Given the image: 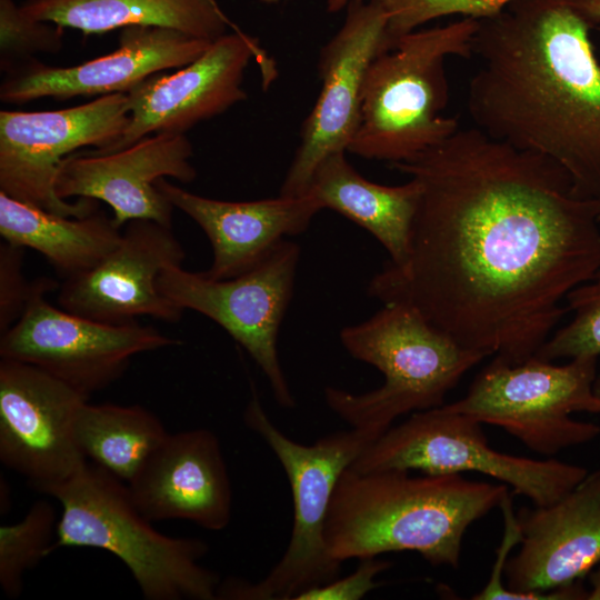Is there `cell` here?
Masks as SVG:
<instances>
[{
    "instance_id": "obj_8",
    "label": "cell",
    "mask_w": 600,
    "mask_h": 600,
    "mask_svg": "<svg viewBox=\"0 0 600 600\" xmlns=\"http://www.w3.org/2000/svg\"><path fill=\"white\" fill-rule=\"evenodd\" d=\"M597 360L577 357L557 366L536 356L520 363L494 357L464 397L443 407L498 426L530 450L552 456L600 433L599 424L570 418L579 411L600 413Z\"/></svg>"
},
{
    "instance_id": "obj_35",
    "label": "cell",
    "mask_w": 600,
    "mask_h": 600,
    "mask_svg": "<svg viewBox=\"0 0 600 600\" xmlns=\"http://www.w3.org/2000/svg\"><path fill=\"white\" fill-rule=\"evenodd\" d=\"M351 1L352 0H327V10L328 12L336 13Z\"/></svg>"
},
{
    "instance_id": "obj_21",
    "label": "cell",
    "mask_w": 600,
    "mask_h": 600,
    "mask_svg": "<svg viewBox=\"0 0 600 600\" xmlns=\"http://www.w3.org/2000/svg\"><path fill=\"white\" fill-rule=\"evenodd\" d=\"M156 186L208 237L213 260L203 273L214 280L233 278L250 270L286 237L306 231L322 210L310 192L298 197L223 201L192 193L166 178H160Z\"/></svg>"
},
{
    "instance_id": "obj_5",
    "label": "cell",
    "mask_w": 600,
    "mask_h": 600,
    "mask_svg": "<svg viewBox=\"0 0 600 600\" xmlns=\"http://www.w3.org/2000/svg\"><path fill=\"white\" fill-rule=\"evenodd\" d=\"M339 337L351 357L377 368L384 380L363 393L327 387L324 401L351 428L381 436L402 414L442 406L461 377L488 357L460 346L402 303L384 304L369 319L342 328Z\"/></svg>"
},
{
    "instance_id": "obj_25",
    "label": "cell",
    "mask_w": 600,
    "mask_h": 600,
    "mask_svg": "<svg viewBox=\"0 0 600 600\" xmlns=\"http://www.w3.org/2000/svg\"><path fill=\"white\" fill-rule=\"evenodd\" d=\"M76 443L88 460L129 483L168 436L148 409L84 402L74 421Z\"/></svg>"
},
{
    "instance_id": "obj_16",
    "label": "cell",
    "mask_w": 600,
    "mask_h": 600,
    "mask_svg": "<svg viewBox=\"0 0 600 600\" xmlns=\"http://www.w3.org/2000/svg\"><path fill=\"white\" fill-rule=\"evenodd\" d=\"M520 548L502 577L520 600L583 599L578 580L600 563V470L548 506L517 513Z\"/></svg>"
},
{
    "instance_id": "obj_17",
    "label": "cell",
    "mask_w": 600,
    "mask_h": 600,
    "mask_svg": "<svg viewBox=\"0 0 600 600\" xmlns=\"http://www.w3.org/2000/svg\"><path fill=\"white\" fill-rule=\"evenodd\" d=\"M184 258L172 227L131 220L118 246L97 266L64 279L59 307L111 324L132 323L143 316L177 322L183 310L160 292L157 281L164 268L182 266Z\"/></svg>"
},
{
    "instance_id": "obj_37",
    "label": "cell",
    "mask_w": 600,
    "mask_h": 600,
    "mask_svg": "<svg viewBox=\"0 0 600 600\" xmlns=\"http://www.w3.org/2000/svg\"><path fill=\"white\" fill-rule=\"evenodd\" d=\"M599 221H600V216H599Z\"/></svg>"
},
{
    "instance_id": "obj_11",
    "label": "cell",
    "mask_w": 600,
    "mask_h": 600,
    "mask_svg": "<svg viewBox=\"0 0 600 600\" xmlns=\"http://www.w3.org/2000/svg\"><path fill=\"white\" fill-rule=\"evenodd\" d=\"M300 247L279 243L263 260L233 278L214 280L203 272L169 266L158 288L181 310H193L218 323L254 360L269 381L279 406L292 409L296 400L278 354L281 322L291 301Z\"/></svg>"
},
{
    "instance_id": "obj_4",
    "label": "cell",
    "mask_w": 600,
    "mask_h": 600,
    "mask_svg": "<svg viewBox=\"0 0 600 600\" xmlns=\"http://www.w3.org/2000/svg\"><path fill=\"white\" fill-rule=\"evenodd\" d=\"M46 494L61 506L50 554L59 548H94L114 554L147 600H214L220 578L200 564L208 544L156 530L132 502L127 484L87 463Z\"/></svg>"
},
{
    "instance_id": "obj_24",
    "label": "cell",
    "mask_w": 600,
    "mask_h": 600,
    "mask_svg": "<svg viewBox=\"0 0 600 600\" xmlns=\"http://www.w3.org/2000/svg\"><path fill=\"white\" fill-rule=\"evenodd\" d=\"M0 234L4 242L36 250L68 279L97 266L118 246L122 230L101 210L64 217L0 191Z\"/></svg>"
},
{
    "instance_id": "obj_10",
    "label": "cell",
    "mask_w": 600,
    "mask_h": 600,
    "mask_svg": "<svg viewBox=\"0 0 600 600\" xmlns=\"http://www.w3.org/2000/svg\"><path fill=\"white\" fill-rule=\"evenodd\" d=\"M56 288L50 278L36 279L23 313L1 333V359L36 366L90 398L118 380L137 354L180 343L138 321L111 324L54 307L46 293Z\"/></svg>"
},
{
    "instance_id": "obj_31",
    "label": "cell",
    "mask_w": 600,
    "mask_h": 600,
    "mask_svg": "<svg viewBox=\"0 0 600 600\" xmlns=\"http://www.w3.org/2000/svg\"><path fill=\"white\" fill-rule=\"evenodd\" d=\"M390 563L378 557L360 559L357 569L344 578L334 580L299 594L296 600H359L380 586L376 577Z\"/></svg>"
},
{
    "instance_id": "obj_2",
    "label": "cell",
    "mask_w": 600,
    "mask_h": 600,
    "mask_svg": "<svg viewBox=\"0 0 600 600\" xmlns=\"http://www.w3.org/2000/svg\"><path fill=\"white\" fill-rule=\"evenodd\" d=\"M572 0H512L479 19L467 108L476 128L543 156L600 201V63Z\"/></svg>"
},
{
    "instance_id": "obj_27",
    "label": "cell",
    "mask_w": 600,
    "mask_h": 600,
    "mask_svg": "<svg viewBox=\"0 0 600 600\" xmlns=\"http://www.w3.org/2000/svg\"><path fill=\"white\" fill-rule=\"evenodd\" d=\"M571 321L540 347L536 357L553 361L562 358L600 356V270L566 297Z\"/></svg>"
},
{
    "instance_id": "obj_34",
    "label": "cell",
    "mask_w": 600,
    "mask_h": 600,
    "mask_svg": "<svg viewBox=\"0 0 600 600\" xmlns=\"http://www.w3.org/2000/svg\"><path fill=\"white\" fill-rule=\"evenodd\" d=\"M590 589L587 590V600H600V563L589 573Z\"/></svg>"
},
{
    "instance_id": "obj_26",
    "label": "cell",
    "mask_w": 600,
    "mask_h": 600,
    "mask_svg": "<svg viewBox=\"0 0 600 600\" xmlns=\"http://www.w3.org/2000/svg\"><path fill=\"white\" fill-rule=\"evenodd\" d=\"M57 523L53 507L39 500L20 521L0 527V584L8 598L21 594L26 572L49 556Z\"/></svg>"
},
{
    "instance_id": "obj_22",
    "label": "cell",
    "mask_w": 600,
    "mask_h": 600,
    "mask_svg": "<svg viewBox=\"0 0 600 600\" xmlns=\"http://www.w3.org/2000/svg\"><path fill=\"white\" fill-rule=\"evenodd\" d=\"M344 152L330 153L319 162L307 192L322 209H331L371 233L389 253V263L403 264L409 256L419 182L412 178L400 186L372 182L354 169Z\"/></svg>"
},
{
    "instance_id": "obj_13",
    "label": "cell",
    "mask_w": 600,
    "mask_h": 600,
    "mask_svg": "<svg viewBox=\"0 0 600 600\" xmlns=\"http://www.w3.org/2000/svg\"><path fill=\"white\" fill-rule=\"evenodd\" d=\"M388 17L378 0H352L342 27L322 47L321 89L306 118L300 143L279 196L306 194L312 173L327 156L348 148L360 122L361 96L372 60L387 51Z\"/></svg>"
},
{
    "instance_id": "obj_19",
    "label": "cell",
    "mask_w": 600,
    "mask_h": 600,
    "mask_svg": "<svg viewBox=\"0 0 600 600\" xmlns=\"http://www.w3.org/2000/svg\"><path fill=\"white\" fill-rule=\"evenodd\" d=\"M118 39L113 52L81 64L52 67L33 59L12 69L1 82L0 100L22 104L46 97L66 100L128 92L157 72L191 63L211 42L154 26L122 28Z\"/></svg>"
},
{
    "instance_id": "obj_32",
    "label": "cell",
    "mask_w": 600,
    "mask_h": 600,
    "mask_svg": "<svg viewBox=\"0 0 600 600\" xmlns=\"http://www.w3.org/2000/svg\"><path fill=\"white\" fill-rule=\"evenodd\" d=\"M500 509L503 516L504 531L501 543L497 550L496 561L492 566V571L489 581L481 591L476 593L474 600H520L519 596L510 591L502 582V569L509 558V553L516 544L520 543L521 530L517 514L512 508V500L507 493L501 503Z\"/></svg>"
},
{
    "instance_id": "obj_30",
    "label": "cell",
    "mask_w": 600,
    "mask_h": 600,
    "mask_svg": "<svg viewBox=\"0 0 600 600\" xmlns=\"http://www.w3.org/2000/svg\"><path fill=\"white\" fill-rule=\"evenodd\" d=\"M24 248L8 242L0 246V334L23 313L36 288L23 272Z\"/></svg>"
},
{
    "instance_id": "obj_36",
    "label": "cell",
    "mask_w": 600,
    "mask_h": 600,
    "mask_svg": "<svg viewBox=\"0 0 600 600\" xmlns=\"http://www.w3.org/2000/svg\"><path fill=\"white\" fill-rule=\"evenodd\" d=\"M263 2L266 3H277V2H280V1H284V0H262Z\"/></svg>"
},
{
    "instance_id": "obj_1",
    "label": "cell",
    "mask_w": 600,
    "mask_h": 600,
    "mask_svg": "<svg viewBox=\"0 0 600 600\" xmlns=\"http://www.w3.org/2000/svg\"><path fill=\"white\" fill-rule=\"evenodd\" d=\"M420 184L410 249L368 293L417 309L460 346L509 362L533 357L600 270V201L573 194L552 160L458 129L391 164Z\"/></svg>"
},
{
    "instance_id": "obj_14",
    "label": "cell",
    "mask_w": 600,
    "mask_h": 600,
    "mask_svg": "<svg viewBox=\"0 0 600 600\" xmlns=\"http://www.w3.org/2000/svg\"><path fill=\"white\" fill-rule=\"evenodd\" d=\"M89 400L40 368L0 361V460L42 493L88 462L74 440V421Z\"/></svg>"
},
{
    "instance_id": "obj_29",
    "label": "cell",
    "mask_w": 600,
    "mask_h": 600,
    "mask_svg": "<svg viewBox=\"0 0 600 600\" xmlns=\"http://www.w3.org/2000/svg\"><path fill=\"white\" fill-rule=\"evenodd\" d=\"M387 13L386 47L437 18L462 14L481 19L500 12L512 0H378Z\"/></svg>"
},
{
    "instance_id": "obj_15",
    "label": "cell",
    "mask_w": 600,
    "mask_h": 600,
    "mask_svg": "<svg viewBox=\"0 0 600 600\" xmlns=\"http://www.w3.org/2000/svg\"><path fill=\"white\" fill-rule=\"evenodd\" d=\"M256 58L266 73L271 61L258 41L237 29L211 41L191 63L167 74L157 72L127 93L130 120L123 133L94 153L128 148L151 133H186L247 99L244 71Z\"/></svg>"
},
{
    "instance_id": "obj_18",
    "label": "cell",
    "mask_w": 600,
    "mask_h": 600,
    "mask_svg": "<svg viewBox=\"0 0 600 600\" xmlns=\"http://www.w3.org/2000/svg\"><path fill=\"white\" fill-rule=\"evenodd\" d=\"M186 133L161 132L110 153H72L56 179L62 199L90 198L109 204L118 227L136 219L172 227L174 207L157 188L160 178L189 183L197 177Z\"/></svg>"
},
{
    "instance_id": "obj_6",
    "label": "cell",
    "mask_w": 600,
    "mask_h": 600,
    "mask_svg": "<svg viewBox=\"0 0 600 600\" xmlns=\"http://www.w3.org/2000/svg\"><path fill=\"white\" fill-rule=\"evenodd\" d=\"M479 19L412 31L370 63L362 88L360 122L348 151L390 164L409 161L459 129L443 117L449 98L446 60L472 58Z\"/></svg>"
},
{
    "instance_id": "obj_33",
    "label": "cell",
    "mask_w": 600,
    "mask_h": 600,
    "mask_svg": "<svg viewBox=\"0 0 600 600\" xmlns=\"http://www.w3.org/2000/svg\"><path fill=\"white\" fill-rule=\"evenodd\" d=\"M572 3L590 24L600 22V0H572Z\"/></svg>"
},
{
    "instance_id": "obj_9",
    "label": "cell",
    "mask_w": 600,
    "mask_h": 600,
    "mask_svg": "<svg viewBox=\"0 0 600 600\" xmlns=\"http://www.w3.org/2000/svg\"><path fill=\"white\" fill-rule=\"evenodd\" d=\"M478 420L443 404L417 411L373 441L351 464L358 472L420 471L423 474L478 472L510 486L533 506H548L587 476L586 468L556 459L537 460L490 447Z\"/></svg>"
},
{
    "instance_id": "obj_20",
    "label": "cell",
    "mask_w": 600,
    "mask_h": 600,
    "mask_svg": "<svg viewBox=\"0 0 600 600\" xmlns=\"http://www.w3.org/2000/svg\"><path fill=\"white\" fill-rule=\"evenodd\" d=\"M127 488L150 521L188 520L219 531L231 519L230 478L219 439L209 429L168 433Z\"/></svg>"
},
{
    "instance_id": "obj_12",
    "label": "cell",
    "mask_w": 600,
    "mask_h": 600,
    "mask_svg": "<svg viewBox=\"0 0 600 600\" xmlns=\"http://www.w3.org/2000/svg\"><path fill=\"white\" fill-rule=\"evenodd\" d=\"M130 120L128 96L117 92L77 107L0 112V191L49 212L82 218L99 210L94 199L68 202L56 192L66 158L91 146L112 144Z\"/></svg>"
},
{
    "instance_id": "obj_23",
    "label": "cell",
    "mask_w": 600,
    "mask_h": 600,
    "mask_svg": "<svg viewBox=\"0 0 600 600\" xmlns=\"http://www.w3.org/2000/svg\"><path fill=\"white\" fill-rule=\"evenodd\" d=\"M20 9L30 19L84 34L154 26L213 41L238 29L214 0H26Z\"/></svg>"
},
{
    "instance_id": "obj_7",
    "label": "cell",
    "mask_w": 600,
    "mask_h": 600,
    "mask_svg": "<svg viewBox=\"0 0 600 600\" xmlns=\"http://www.w3.org/2000/svg\"><path fill=\"white\" fill-rule=\"evenodd\" d=\"M243 421L264 440L288 477L293 527L284 553L263 579L252 583L230 578L220 583L217 599L296 600L302 592L338 578L341 563L329 557L323 540L331 497L342 472L381 434L351 428L312 444L296 442L270 420L256 390Z\"/></svg>"
},
{
    "instance_id": "obj_3",
    "label": "cell",
    "mask_w": 600,
    "mask_h": 600,
    "mask_svg": "<svg viewBox=\"0 0 600 600\" xmlns=\"http://www.w3.org/2000/svg\"><path fill=\"white\" fill-rule=\"evenodd\" d=\"M504 483L459 473L411 476L406 470L347 468L334 487L323 540L339 563L414 551L432 566L458 568L467 529L499 507Z\"/></svg>"
},
{
    "instance_id": "obj_28",
    "label": "cell",
    "mask_w": 600,
    "mask_h": 600,
    "mask_svg": "<svg viewBox=\"0 0 600 600\" xmlns=\"http://www.w3.org/2000/svg\"><path fill=\"white\" fill-rule=\"evenodd\" d=\"M63 29L26 17L14 0H0L1 70L7 73L37 53H57L62 48Z\"/></svg>"
}]
</instances>
